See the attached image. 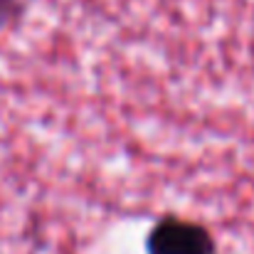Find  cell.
<instances>
[{"label": "cell", "instance_id": "obj_1", "mask_svg": "<svg viewBox=\"0 0 254 254\" xmlns=\"http://www.w3.org/2000/svg\"><path fill=\"white\" fill-rule=\"evenodd\" d=\"M146 254H220L215 235L180 215H163L146 235Z\"/></svg>", "mask_w": 254, "mask_h": 254}, {"label": "cell", "instance_id": "obj_2", "mask_svg": "<svg viewBox=\"0 0 254 254\" xmlns=\"http://www.w3.org/2000/svg\"><path fill=\"white\" fill-rule=\"evenodd\" d=\"M25 12L22 0H0V30L15 25Z\"/></svg>", "mask_w": 254, "mask_h": 254}]
</instances>
